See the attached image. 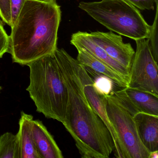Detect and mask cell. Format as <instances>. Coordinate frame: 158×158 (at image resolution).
Masks as SVG:
<instances>
[{"label": "cell", "mask_w": 158, "mask_h": 158, "mask_svg": "<svg viewBox=\"0 0 158 158\" xmlns=\"http://www.w3.org/2000/svg\"><path fill=\"white\" fill-rule=\"evenodd\" d=\"M54 54L67 89L66 114L62 123L83 158H109L114 150L111 135L87 99L78 73V62L63 49Z\"/></svg>", "instance_id": "6da1fadb"}, {"label": "cell", "mask_w": 158, "mask_h": 158, "mask_svg": "<svg viewBox=\"0 0 158 158\" xmlns=\"http://www.w3.org/2000/svg\"><path fill=\"white\" fill-rule=\"evenodd\" d=\"M60 7L55 1L26 0L11 27L8 52L22 65L52 54L57 48Z\"/></svg>", "instance_id": "7a4b0ae2"}, {"label": "cell", "mask_w": 158, "mask_h": 158, "mask_svg": "<svg viewBox=\"0 0 158 158\" xmlns=\"http://www.w3.org/2000/svg\"><path fill=\"white\" fill-rule=\"evenodd\" d=\"M30 83L27 88L37 111L62 123L68 102L67 89L54 52L27 64Z\"/></svg>", "instance_id": "3957f363"}, {"label": "cell", "mask_w": 158, "mask_h": 158, "mask_svg": "<svg viewBox=\"0 0 158 158\" xmlns=\"http://www.w3.org/2000/svg\"><path fill=\"white\" fill-rule=\"evenodd\" d=\"M106 112L116 136L117 158H148L150 152L140 140L134 114L139 111L130 102L123 88L105 96Z\"/></svg>", "instance_id": "277c9868"}, {"label": "cell", "mask_w": 158, "mask_h": 158, "mask_svg": "<svg viewBox=\"0 0 158 158\" xmlns=\"http://www.w3.org/2000/svg\"><path fill=\"white\" fill-rule=\"evenodd\" d=\"M79 8L109 30L135 40L148 39L150 26L138 9L124 0L81 2Z\"/></svg>", "instance_id": "5b68a950"}, {"label": "cell", "mask_w": 158, "mask_h": 158, "mask_svg": "<svg viewBox=\"0 0 158 158\" xmlns=\"http://www.w3.org/2000/svg\"><path fill=\"white\" fill-rule=\"evenodd\" d=\"M135 41L136 50L129 72L127 87L158 97V62L152 53L148 39Z\"/></svg>", "instance_id": "8992f818"}, {"label": "cell", "mask_w": 158, "mask_h": 158, "mask_svg": "<svg viewBox=\"0 0 158 158\" xmlns=\"http://www.w3.org/2000/svg\"><path fill=\"white\" fill-rule=\"evenodd\" d=\"M89 36L114 60L130 72L135 52L130 43H124L121 35L112 32L88 33Z\"/></svg>", "instance_id": "52a82bcc"}, {"label": "cell", "mask_w": 158, "mask_h": 158, "mask_svg": "<svg viewBox=\"0 0 158 158\" xmlns=\"http://www.w3.org/2000/svg\"><path fill=\"white\" fill-rule=\"evenodd\" d=\"M71 43L76 48L85 49L95 58L117 71L121 75L128 79L129 82V70L110 57L103 49L92 41L89 36L88 33L80 31L74 33L71 37Z\"/></svg>", "instance_id": "ba28073f"}, {"label": "cell", "mask_w": 158, "mask_h": 158, "mask_svg": "<svg viewBox=\"0 0 158 158\" xmlns=\"http://www.w3.org/2000/svg\"><path fill=\"white\" fill-rule=\"evenodd\" d=\"M31 131L36 149L40 158H63L53 136L41 121L31 122Z\"/></svg>", "instance_id": "9c48e42d"}, {"label": "cell", "mask_w": 158, "mask_h": 158, "mask_svg": "<svg viewBox=\"0 0 158 158\" xmlns=\"http://www.w3.org/2000/svg\"><path fill=\"white\" fill-rule=\"evenodd\" d=\"M140 140L149 152L158 150V115L136 112L134 114Z\"/></svg>", "instance_id": "30bf717a"}, {"label": "cell", "mask_w": 158, "mask_h": 158, "mask_svg": "<svg viewBox=\"0 0 158 158\" xmlns=\"http://www.w3.org/2000/svg\"><path fill=\"white\" fill-rule=\"evenodd\" d=\"M78 51L77 60L81 65L89 67L95 72L102 74L110 78L120 88L128 87V80L105 63L98 60L85 49L76 48Z\"/></svg>", "instance_id": "8fae6325"}, {"label": "cell", "mask_w": 158, "mask_h": 158, "mask_svg": "<svg viewBox=\"0 0 158 158\" xmlns=\"http://www.w3.org/2000/svg\"><path fill=\"white\" fill-rule=\"evenodd\" d=\"M33 116L22 111L19 120V129L17 134L21 158H40L32 136L31 122Z\"/></svg>", "instance_id": "7c38bea8"}, {"label": "cell", "mask_w": 158, "mask_h": 158, "mask_svg": "<svg viewBox=\"0 0 158 158\" xmlns=\"http://www.w3.org/2000/svg\"><path fill=\"white\" fill-rule=\"evenodd\" d=\"M123 89L130 102L139 111L158 115V97L130 88Z\"/></svg>", "instance_id": "4fadbf2b"}, {"label": "cell", "mask_w": 158, "mask_h": 158, "mask_svg": "<svg viewBox=\"0 0 158 158\" xmlns=\"http://www.w3.org/2000/svg\"><path fill=\"white\" fill-rule=\"evenodd\" d=\"M0 158H21L17 134L7 132L0 136Z\"/></svg>", "instance_id": "5bb4252c"}, {"label": "cell", "mask_w": 158, "mask_h": 158, "mask_svg": "<svg viewBox=\"0 0 158 158\" xmlns=\"http://www.w3.org/2000/svg\"><path fill=\"white\" fill-rule=\"evenodd\" d=\"M85 67L93 80L95 87L100 94L106 96L110 95L114 91V85H115L110 78L102 74L95 72L89 67Z\"/></svg>", "instance_id": "9a60e30c"}, {"label": "cell", "mask_w": 158, "mask_h": 158, "mask_svg": "<svg viewBox=\"0 0 158 158\" xmlns=\"http://www.w3.org/2000/svg\"><path fill=\"white\" fill-rule=\"evenodd\" d=\"M158 3H156V15L153 24L150 26L149 36L148 38L149 42L152 53L154 60L157 62L158 60Z\"/></svg>", "instance_id": "2e32d148"}, {"label": "cell", "mask_w": 158, "mask_h": 158, "mask_svg": "<svg viewBox=\"0 0 158 158\" xmlns=\"http://www.w3.org/2000/svg\"><path fill=\"white\" fill-rule=\"evenodd\" d=\"M0 17L5 23L12 26L11 9L10 0H0Z\"/></svg>", "instance_id": "e0dca14e"}, {"label": "cell", "mask_w": 158, "mask_h": 158, "mask_svg": "<svg viewBox=\"0 0 158 158\" xmlns=\"http://www.w3.org/2000/svg\"><path fill=\"white\" fill-rule=\"evenodd\" d=\"M140 10H153L158 0H124Z\"/></svg>", "instance_id": "ac0fdd59"}, {"label": "cell", "mask_w": 158, "mask_h": 158, "mask_svg": "<svg viewBox=\"0 0 158 158\" xmlns=\"http://www.w3.org/2000/svg\"><path fill=\"white\" fill-rule=\"evenodd\" d=\"M10 37L3 27L2 23L0 20V59L8 52Z\"/></svg>", "instance_id": "d6986e66"}, {"label": "cell", "mask_w": 158, "mask_h": 158, "mask_svg": "<svg viewBox=\"0 0 158 158\" xmlns=\"http://www.w3.org/2000/svg\"><path fill=\"white\" fill-rule=\"evenodd\" d=\"M11 9L12 26L26 0H10ZM11 26V27H12Z\"/></svg>", "instance_id": "ffe728a7"}, {"label": "cell", "mask_w": 158, "mask_h": 158, "mask_svg": "<svg viewBox=\"0 0 158 158\" xmlns=\"http://www.w3.org/2000/svg\"><path fill=\"white\" fill-rule=\"evenodd\" d=\"M158 158V150L150 152L148 158Z\"/></svg>", "instance_id": "44dd1931"}, {"label": "cell", "mask_w": 158, "mask_h": 158, "mask_svg": "<svg viewBox=\"0 0 158 158\" xmlns=\"http://www.w3.org/2000/svg\"><path fill=\"white\" fill-rule=\"evenodd\" d=\"M36 1L42 2H50L55 1L56 0H36Z\"/></svg>", "instance_id": "7402d4cb"}, {"label": "cell", "mask_w": 158, "mask_h": 158, "mask_svg": "<svg viewBox=\"0 0 158 158\" xmlns=\"http://www.w3.org/2000/svg\"><path fill=\"white\" fill-rule=\"evenodd\" d=\"M1 89H2V87H1V86H0V92H1Z\"/></svg>", "instance_id": "603a6c76"}]
</instances>
